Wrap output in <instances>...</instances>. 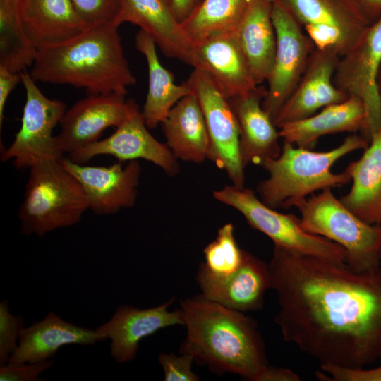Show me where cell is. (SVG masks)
<instances>
[{
    "instance_id": "23",
    "label": "cell",
    "mask_w": 381,
    "mask_h": 381,
    "mask_svg": "<svg viewBox=\"0 0 381 381\" xmlns=\"http://www.w3.org/2000/svg\"><path fill=\"white\" fill-rule=\"evenodd\" d=\"M104 340L96 329L75 325L49 313L42 320L23 327L16 350L8 363H37L52 359L58 350L68 344L93 345Z\"/></svg>"
},
{
    "instance_id": "4",
    "label": "cell",
    "mask_w": 381,
    "mask_h": 381,
    "mask_svg": "<svg viewBox=\"0 0 381 381\" xmlns=\"http://www.w3.org/2000/svg\"><path fill=\"white\" fill-rule=\"evenodd\" d=\"M369 141L361 134L346 137L339 146L325 152L296 147L283 142L279 157L260 166L269 176L258 185L260 200L273 209H289L318 190L340 187L351 181L349 167L334 173L332 167L349 153L364 150Z\"/></svg>"
},
{
    "instance_id": "7",
    "label": "cell",
    "mask_w": 381,
    "mask_h": 381,
    "mask_svg": "<svg viewBox=\"0 0 381 381\" xmlns=\"http://www.w3.org/2000/svg\"><path fill=\"white\" fill-rule=\"evenodd\" d=\"M213 197L238 211L253 229L266 235L274 245L303 255L345 264L346 252L344 248L306 231L301 226L300 217L268 207L253 190L232 184L214 191Z\"/></svg>"
},
{
    "instance_id": "8",
    "label": "cell",
    "mask_w": 381,
    "mask_h": 381,
    "mask_svg": "<svg viewBox=\"0 0 381 381\" xmlns=\"http://www.w3.org/2000/svg\"><path fill=\"white\" fill-rule=\"evenodd\" d=\"M25 92L21 126L11 145L1 153V160H12L16 168H30L49 160H58L63 154L56 147L53 130L66 111V104L46 97L30 73H20Z\"/></svg>"
},
{
    "instance_id": "15",
    "label": "cell",
    "mask_w": 381,
    "mask_h": 381,
    "mask_svg": "<svg viewBox=\"0 0 381 381\" xmlns=\"http://www.w3.org/2000/svg\"><path fill=\"white\" fill-rule=\"evenodd\" d=\"M60 161L81 184L89 209L95 214H112L135 205L141 174L137 160L129 161L126 166L118 162L109 167L84 165L64 157Z\"/></svg>"
},
{
    "instance_id": "28",
    "label": "cell",
    "mask_w": 381,
    "mask_h": 381,
    "mask_svg": "<svg viewBox=\"0 0 381 381\" xmlns=\"http://www.w3.org/2000/svg\"><path fill=\"white\" fill-rule=\"evenodd\" d=\"M135 42L138 51L145 56L148 69V91L141 114L147 128L153 129L163 122L180 99L194 92L188 80L175 83L172 73L160 63L157 44L149 35L140 30Z\"/></svg>"
},
{
    "instance_id": "11",
    "label": "cell",
    "mask_w": 381,
    "mask_h": 381,
    "mask_svg": "<svg viewBox=\"0 0 381 381\" xmlns=\"http://www.w3.org/2000/svg\"><path fill=\"white\" fill-rule=\"evenodd\" d=\"M187 80L204 114L210 139L208 159L225 171L233 185L243 188L238 126L228 99L202 69L194 68Z\"/></svg>"
},
{
    "instance_id": "14",
    "label": "cell",
    "mask_w": 381,
    "mask_h": 381,
    "mask_svg": "<svg viewBox=\"0 0 381 381\" xmlns=\"http://www.w3.org/2000/svg\"><path fill=\"white\" fill-rule=\"evenodd\" d=\"M107 155L118 162L145 159L161 168L168 176L179 172L177 159L167 144L155 138L138 109L109 137L68 155L71 161L84 164L93 157Z\"/></svg>"
},
{
    "instance_id": "19",
    "label": "cell",
    "mask_w": 381,
    "mask_h": 381,
    "mask_svg": "<svg viewBox=\"0 0 381 381\" xmlns=\"http://www.w3.org/2000/svg\"><path fill=\"white\" fill-rule=\"evenodd\" d=\"M339 59L330 51L315 49L300 81L274 120L277 128L310 116L325 107L349 98L334 83Z\"/></svg>"
},
{
    "instance_id": "36",
    "label": "cell",
    "mask_w": 381,
    "mask_h": 381,
    "mask_svg": "<svg viewBox=\"0 0 381 381\" xmlns=\"http://www.w3.org/2000/svg\"><path fill=\"white\" fill-rule=\"evenodd\" d=\"M54 363L52 359L37 363H7L0 368L1 381H35Z\"/></svg>"
},
{
    "instance_id": "38",
    "label": "cell",
    "mask_w": 381,
    "mask_h": 381,
    "mask_svg": "<svg viewBox=\"0 0 381 381\" xmlns=\"http://www.w3.org/2000/svg\"><path fill=\"white\" fill-rule=\"evenodd\" d=\"M298 374L286 368L267 365L260 374L258 381H300Z\"/></svg>"
},
{
    "instance_id": "35",
    "label": "cell",
    "mask_w": 381,
    "mask_h": 381,
    "mask_svg": "<svg viewBox=\"0 0 381 381\" xmlns=\"http://www.w3.org/2000/svg\"><path fill=\"white\" fill-rule=\"evenodd\" d=\"M194 358L188 354L176 356L173 353H162L158 361L164 373L166 381H198L199 377L192 370Z\"/></svg>"
},
{
    "instance_id": "22",
    "label": "cell",
    "mask_w": 381,
    "mask_h": 381,
    "mask_svg": "<svg viewBox=\"0 0 381 381\" xmlns=\"http://www.w3.org/2000/svg\"><path fill=\"white\" fill-rule=\"evenodd\" d=\"M277 128L283 142L312 149L317 140L326 135L359 131L365 138L368 115L363 102L349 97L342 102L322 108L310 116L282 124Z\"/></svg>"
},
{
    "instance_id": "10",
    "label": "cell",
    "mask_w": 381,
    "mask_h": 381,
    "mask_svg": "<svg viewBox=\"0 0 381 381\" xmlns=\"http://www.w3.org/2000/svg\"><path fill=\"white\" fill-rule=\"evenodd\" d=\"M276 1L294 17L316 49L339 57L370 24L353 0Z\"/></svg>"
},
{
    "instance_id": "5",
    "label": "cell",
    "mask_w": 381,
    "mask_h": 381,
    "mask_svg": "<svg viewBox=\"0 0 381 381\" xmlns=\"http://www.w3.org/2000/svg\"><path fill=\"white\" fill-rule=\"evenodd\" d=\"M60 159L29 168L23 200L18 212L24 235L43 236L55 229L72 226L89 209L81 184L63 167Z\"/></svg>"
},
{
    "instance_id": "25",
    "label": "cell",
    "mask_w": 381,
    "mask_h": 381,
    "mask_svg": "<svg viewBox=\"0 0 381 381\" xmlns=\"http://www.w3.org/2000/svg\"><path fill=\"white\" fill-rule=\"evenodd\" d=\"M161 125L166 144L176 159L198 164L208 159L210 139L207 125L194 93L180 99Z\"/></svg>"
},
{
    "instance_id": "42",
    "label": "cell",
    "mask_w": 381,
    "mask_h": 381,
    "mask_svg": "<svg viewBox=\"0 0 381 381\" xmlns=\"http://www.w3.org/2000/svg\"><path fill=\"white\" fill-rule=\"evenodd\" d=\"M269 1L270 2L272 3L274 0H267Z\"/></svg>"
},
{
    "instance_id": "32",
    "label": "cell",
    "mask_w": 381,
    "mask_h": 381,
    "mask_svg": "<svg viewBox=\"0 0 381 381\" xmlns=\"http://www.w3.org/2000/svg\"><path fill=\"white\" fill-rule=\"evenodd\" d=\"M78 16L89 25L116 23L121 9V0H71Z\"/></svg>"
},
{
    "instance_id": "21",
    "label": "cell",
    "mask_w": 381,
    "mask_h": 381,
    "mask_svg": "<svg viewBox=\"0 0 381 381\" xmlns=\"http://www.w3.org/2000/svg\"><path fill=\"white\" fill-rule=\"evenodd\" d=\"M266 89L259 85L250 93L228 99L239 130V146L244 168L249 164L260 165L279 156L282 147L277 127L263 109Z\"/></svg>"
},
{
    "instance_id": "18",
    "label": "cell",
    "mask_w": 381,
    "mask_h": 381,
    "mask_svg": "<svg viewBox=\"0 0 381 381\" xmlns=\"http://www.w3.org/2000/svg\"><path fill=\"white\" fill-rule=\"evenodd\" d=\"M119 21L138 26L162 53L194 68L200 67L195 47L181 26L171 0H121Z\"/></svg>"
},
{
    "instance_id": "31",
    "label": "cell",
    "mask_w": 381,
    "mask_h": 381,
    "mask_svg": "<svg viewBox=\"0 0 381 381\" xmlns=\"http://www.w3.org/2000/svg\"><path fill=\"white\" fill-rule=\"evenodd\" d=\"M245 251L236 241L234 226L227 223L219 229L216 238L203 250L204 268L216 276H226L235 272L243 262Z\"/></svg>"
},
{
    "instance_id": "33",
    "label": "cell",
    "mask_w": 381,
    "mask_h": 381,
    "mask_svg": "<svg viewBox=\"0 0 381 381\" xmlns=\"http://www.w3.org/2000/svg\"><path fill=\"white\" fill-rule=\"evenodd\" d=\"M23 329L20 316L13 315L6 300L0 304V364L4 365L16 350L20 334Z\"/></svg>"
},
{
    "instance_id": "41",
    "label": "cell",
    "mask_w": 381,
    "mask_h": 381,
    "mask_svg": "<svg viewBox=\"0 0 381 381\" xmlns=\"http://www.w3.org/2000/svg\"><path fill=\"white\" fill-rule=\"evenodd\" d=\"M377 89L379 95V97L381 102V66L378 71L377 77Z\"/></svg>"
},
{
    "instance_id": "6",
    "label": "cell",
    "mask_w": 381,
    "mask_h": 381,
    "mask_svg": "<svg viewBox=\"0 0 381 381\" xmlns=\"http://www.w3.org/2000/svg\"><path fill=\"white\" fill-rule=\"evenodd\" d=\"M331 189L325 188L295 205L301 226L344 248L345 264L352 271L365 272L381 268V224L360 219Z\"/></svg>"
},
{
    "instance_id": "30",
    "label": "cell",
    "mask_w": 381,
    "mask_h": 381,
    "mask_svg": "<svg viewBox=\"0 0 381 381\" xmlns=\"http://www.w3.org/2000/svg\"><path fill=\"white\" fill-rule=\"evenodd\" d=\"M37 52L23 23L20 0H0V68L20 73L32 66Z\"/></svg>"
},
{
    "instance_id": "26",
    "label": "cell",
    "mask_w": 381,
    "mask_h": 381,
    "mask_svg": "<svg viewBox=\"0 0 381 381\" xmlns=\"http://www.w3.org/2000/svg\"><path fill=\"white\" fill-rule=\"evenodd\" d=\"M272 3L248 0L236 37L253 78L258 85L267 81L273 65L276 34L272 19Z\"/></svg>"
},
{
    "instance_id": "40",
    "label": "cell",
    "mask_w": 381,
    "mask_h": 381,
    "mask_svg": "<svg viewBox=\"0 0 381 381\" xmlns=\"http://www.w3.org/2000/svg\"><path fill=\"white\" fill-rule=\"evenodd\" d=\"M176 15L180 21L183 20L197 7L202 0H171Z\"/></svg>"
},
{
    "instance_id": "37",
    "label": "cell",
    "mask_w": 381,
    "mask_h": 381,
    "mask_svg": "<svg viewBox=\"0 0 381 381\" xmlns=\"http://www.w3.org/2000/svg\"><path fill=\"white\" fill-rule=\"evenodd\" d=\"M21 82L20 73L11 72L0 68V125L4 119V109L7 99L17 84Z\"/></svg>"
},
{
    "instance_id": "34",
    "label": "cell",
    "mask_w": 381,
    "mask_h": 381,
    "mask_svg": "<svg viewBox=\"0 0 381 381\" xmlns=\"http://www.w3.org/2000/svg\"><path fill=\"white\" fill-rule=\"evenodd\" d=\"M322 372L316 376L330 381H381V365L375 368H347L336 365H320Z\"/></svg>"
},
{
    "instance_id": "17",
    "label": "cell",
    "mask_w": 381,
    "mask_h": 381,
    "mask_svg": "<svg viewBox=\"0 0 381 381\" xmlns=\"http://www.w3.org/2000/svg\"><path fill=\"white\" fill-rule=\"evenodd\" d=\"M174 300L171 298L157 307L145 309L120 306L107 322L97 328L104 340H110V355L116 363L133 361L140 342L145 337L167 327L184 325L181 309L174 312L168 310Z\"/></svg>"
},
{
    "instance_id": "20",
    "label": "cell",
    "mask_w": 381,
    "mask_h": 381,
    "mask_svg": "<svg viewBox=\"0 0 381 381\" xmlns=\"http://www.w3.org/2000/svg\"><path fill=\"white\" fill-rule=\"evenodd\" d=\"M200 67L228 99L255 90V82L238 44L236 32L210 37L194 44Z\"/></svg>"
},
{
    "instance_id": "24",
    "label": "cell",
    "mask_w": 381,
    "mask_h": 381,
    "mask_svg": "<svg viewBox=\"0 0 381 381\" xmlns=\"http://www.w3.org/2000/svg\"><path fill=\"white\" fill-rule=\"evenodd\" d=\"M20 12L37 51L66 42L91 26L78 16L71 0H20Z\"/></svg>"
},
{
    "instance_id": "9",
    "label": "cell",
    "mask_w": 381,
    "mask_h": 381,
    "mask_svg": "<svg viewBox=\"0 0 381 381\" xmlns=\"http://www.w3.org/2000/svg\"><path fill=\"white\" fill-rule=\"evenodd\" d=\"M271 14L276 49L262 106L274 123L304 73L315 46L294 17L276 0L272 3Z\"/></svg>"
},
{
    "instance_id": "13",
    "label": "cell",
    "mask_w": 381,
    "mask_h": 381,
    "mask_svg": "<svg viewBox=\"0 0 381 381\" xmlns=\"http://www.w3.org/2000/svg\"><path fill=\"white\" fill-rule=\"evenodd\" d=\"M138 109L133 99L119 94L89 95L66 110L55 136L56 147L68 155L99 140L109 127L117 128Z\"/></svg>"
},
{
    "instance_id": "29",
    "label": "cell",
    "mask_w": 381,
    "mask_h": 381,
    "mask_svg": "<svg viewBox=\"0 0 381 381\" xmlns=\"http://www.w3.org/2000/svg\"><path fill=\"white\" fill-rule=\"evenodd\" d=\"M248 0H202L181 22L188 39L195 44L210 37L236 32Z\"/></svg>"
},
{
    "instance_id": "39",
    "label": "cell",
    "mask_w": 381,
    "mask_h": 381,
    "mask_svg": "<svg viewBox=\"0 0 381 381\" xmlns=\"http://www.w3.org/2000/svg\"><path fill=\"white\" fill-rule=\"evenodd\" d=\"M370 23L380 18L381 0H353Z\"/></svg>"
},
{
    "instance_id": "1",
    "label": "cell",
    "mask_w": 381,
    "mask_h": 381,
    "mask_svg": "<svg viewBox=\"0 0 381 381\" xmlns=\"http://www.w3.org/2000/svg\"><path fill=\"white\" fill-rule=\"evenodd\" d=\"M268 268L285 341L320 365L364 368L381 360V268L356 272L274 244Z\"/></svg>"
},
{
    "instance_id": "3",
    "label": "cell",
    "mask_w": 381,
    "mask_h": 381,
    "mask_svg": "<svg viewBox=\"0 0 381 381\" xmlns=\"http://www.w3.org/2000/svg\"><path fill=\"white\" fill-rule=\"evenodd\" d=\"M119 27L93 25L66 42L38 50L31 77L83 88L89 95H126L136 80L125 57Z\"/></svg>"
},
{
    "instance_id": "27",
    "label": "cell",
    "mask_w": 381,
    "mask_h": 381,
    "mask_svg": "<svg viewBox=\"0 0 381 381\" xmlns=\"http://www.w3.org/2000/svg\"><path fill=\"white\" fill-rule=\"evenodd\" d=\"M348 167L350 190L341 202L354 214L371 224H381V128L371 138L362 156Z\"/></svg>"
},
{
    "instance_id": "2",
    "label": "cell",
    "mask_w": 381,
    "mask_h": 381,
    "mask_svg": "<svg viewBox=\"0 0 381 381\" xmlns=\"http://www.w3.org/2000/svg\"><path fill=\"white\" fill-rule=\"evenodd\" d=\"M181 309L187 329L181 353L217 374L232 373L258 381L268 363L255 320L202 295L181 301Z\"/></svg>"
},
{
    "instance_id": "12",
    "label": "cell",
    "mask_w": 381,
    "mask_h": 381,
    "mask_svg": "<svg viewBox=\"0 0 381 381\" xmlns=\"http://www.w3.org/2000/svg\"><path fill=\"white\" fill-rule=\"evenodd\" d=\"M380 66L381 17L370 23L355 44L339 57L334 75V83L339 90L364 104L368 115L365 138L369 142L381 128V102L377 89Z\"/></svg>"
},
{
    "instance_id": "16",
    "label": "cell",
    "mask_w": 381,
    "mask_h": 381,
    "mask_svg": "<svg viewBox=\"0 0 381 381\" xmlns=\"http://www.w3.org/2000/svg\"><path fill=\"white\" fill-rule=\"evenodd\" d=\"M196 281L202 296L243 313L260 310L271 289L268 265L247 251L241 266L229 275L212 274L200 264Z\"/></svg>"
}]
</instances>
